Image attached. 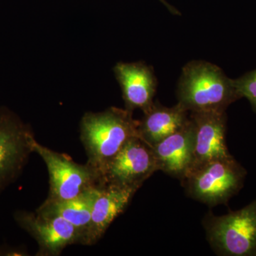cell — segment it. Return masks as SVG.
I'll return each mask as SVG.
<instances>
[{
	"instance_id": "14",
	"label": "cell",
	"mask_w": 256,
	"mask_h": 256,
	"mask_svg": "<svg viewBox=\"0 0 256 256\" xmlns=\"http://www.w3.org/2000/svg\"><path fill=\"white\" fill-rule=\"evenodd\" d=\"M98 188V186L90 188L69 200L46 198L36 212L42 214L60 217L72 224L82 232V240L90 224L92 206L97 197Z\"/></svg>"
},
{
	"instance_id": "4",
	"label": "cell",
	"mask_w": 256,
	"mask_h": 256,
	"mask_svg": "<svg viewBox=\"0 0 256 256\" xmlns=\"http://www.w3.org/2000/svg\"><path fill=\"white\" fill-rule=\"evenodd\" d=\"M203 226L207 240L217 255L256 256V198L225 215L207 214Z\"/></svg>"
},
{
	"instance_id": "13",
	"label": "cell",
	"mask_w": 256,
	"mask_h": 256,
	"mask_svg": "<svg viewBox=\"0 0 256 256\" xmlns=\"http://www.w3.org/2000/svg\"><path fill=\"white\" fill-rule=\"evenodd\" d=\"M143 114L138 132L140 138L151 146L181 129L190 120L188 111L178 102L169 108L156 101Z\"/></svg>"
},
{
	"instance_id": "15",
	"label": "cell",
	"mask_w": 256,
	"mask_h": 256,
	"mask_svg": "<svg viewBox=\"0 0 256 256\" xmlns=\"http://www.w3.org/2000/svg\"><path fill=\"white\" fill-rule=\"evenodd\" d=\"M234 80L240 98L248 99L252 110L256 112V69Z\"/></svg>"
},
{
	"instance_id": "1",
	"label": "cell",
	"mask_w": 256,
	"mask_h": 256,
	"mask_svg": "<svg viewBox=\"0 0 256 256\" xmlns=\"http://www.w3.org/2000/svg\"><path fill=\"white\" fill-rule=\"evenodd\" d=\"M140 120L127 109L110 107L102 112H87L80 122V139L87 164L100 176L107 163L131 138L139 136Z\"/></svg>"
},
{
	"instance_id": "8",
	"label": "cell",
	"mask_w": 256,
	"mask_h": 256,
	"mask_svg": "<svg viewBox=\"0 0 256 256\" xmlns=\"http://www.w3.org/2000/svg\"><path fill=\"white\" fill-rule=\"evenodd\" d=\"M14 218L18 226L36 240L37 256H58L69 246L82 244V232L60 217L18 210Z\"/></svg>"
},
{
	"instance_id": "5",
	"label": "cell",
	"mask_w": 256,
	"mask_h": 256,
	"mask_svg": "<svg viewBox=\"0 0 256 256\" xmlns=\"http://www.w3.org/2000/svg\"><path fill=\"white\" fill-rule=\"evenodd\" d=\"M34 140L30 124L9 108L0 107V193L22 174Z\"/></svg>"
},
{
	"instance_id": "12",
	"label": "cell",
	"mask_w": 256,
	"mask_h": 256,
	"mask_svg": "<svg viewBox=\"0 0 256 256\" xmlns=\"http://www.w3.org/2000/svg\"><path fill=\"white\" fill-rule=\"evenodd\" d=\"M194 144V128L190 117L181 129L152 146L159 170L182 180L192 166Z\"/></svg>"
},
{
	"instance_id": "11",
	"label": "cell",
	"mask_w": 256,
	"mask_h": 256,
	"mask_svg": "<svg viewBox=\"0 0 256 256\" xmlns=\"http://www.w3.org/2000/svg\"><path fill=\"white\" fill-rule=\"evenodd\" d=\"M114 72L122 90L124 108L144 112L152 105L158 80L151 66L142 62H119Z\"/></svg>"
},
{
	"instance_id": "10",
	"label": "cell",
	"mask_w": 256,
	"mask_h": 256,
	"mask_svg": "<svg viewBox=\"0 0 256 256\" xmlns=\"http://www.w3.org/2000/svg\"><path fill=\"white\" fill-rule=\"evenodd\" d=\"M138 191L137 188L112 184L99 185L90 224L82 238V245L92 246L98 242L110 224L126 210Z\"/></svg>"
},
{
	"instance_id": "16",
	"label": "cell",
	"mask_w": 256,
	"mask_h": 256,
	"mask_svg": "<svg viewBox=\"0 0 256 256\" xmlns=\"http://www.w3.org/2000/svg\"><path fill=\"white\" fill-rule=\"evenodd\" d=\"M160 2L162 3V4H164V6H165V8H166L170 12L172 13V14H176V15H180V11L176 8H175L174 6H173L172 5H171L169 4V3L168 2L166 1V0H159Z\"/></svg>"
},
{
	"instance_id": "9",
	"label": "cell",
	"mask_w": 256,
	"mask_h": 256,
	"mask_svg": "<svg viewBox=\"0 0 256 256\" xmlns=\"http://www.w3.org/2000/svg\"><path fill=\"white\" fill-rule=\"evenodd\" d=\"M190 117L194 128V144L188 171L214 160L232 156L226 140V112H190Z\"/></svg>"
},
{
	"instance_id": "2",
	"label": "cell",
	"mask_w": 256,
	"mask_h": 256,
	"mask_svg": "<svg viewBox=\"0 0 256 256\" xmlns=\"http://www.w3.org/2000/svg\"><path fill=\"white\" fill-rule=\"evenodd\" d=\"M178 104L188 112H226L240 99L233 79L222 68L204 60H192L184 66L178 80Z\"/></svg>"
},
{
	"instance_id": "7",
	"label": "cell",
	"mask_w": 256,
	"mask_h": 256,
	"mask_svg": "<svg viewBox=\"0 0 256 256\" xmlns=\"http://www.w3.org/2000/svg\"><path fill=\"white\" fill-rule=\"evenodd\" d=\"M159 171L152 148L140 136L130 139L102 170L100 184H112L139 190Z\"/></svg>"
},
{
	"instance_id": "6",
	"label": "cell",
	"mask_w": 256,
	"mask_h": 256,
	"mask_svg": "<svg viewBox=\"0 0 256 256\" xmlns=\"http://www.w3.org/2000/svg\"><path fill=\"white\" fill-rule=\"evenodd\" d=\"M34 152L41 156L50 176L47 198L65 200L82 194L100 185V178L90 165L80 164L64 153L42 146L35 139Z\"/></svg>"
},
{
	"instance_id": "3",
	"label": "cell",
	"mask_w": 256,
	"mask_h": 256,
	"mask_svg": "<svg viewBox=\"0 0 256 256\" xmlns=\"http://www.w3.org/2000/svg\"><path fill=\"white\" fill-rule=\"evenodd\" d=\"M246 175L232 156L194 168L181 181L188 196L212 207L226 204L242 190Z\"/></svg>"
}]
</instances>
